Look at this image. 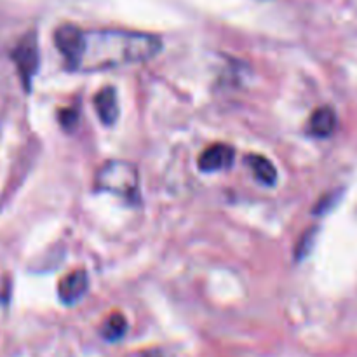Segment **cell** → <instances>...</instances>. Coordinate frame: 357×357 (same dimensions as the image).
Returning <instances> with one entry per match:
<instances>
[{"label": "cell", "instance_id": "obj_4", "mask_svg": "<svg viewBox=\"0 0 357 357\" xmlns=\"http://www.w3.org/2000/svg\"><path fill=\"white\" fill-rule=\"evenodd\" d=\"M234 157H236V152H234L232 146L227 145V143H215L199 155V169L204 171V173L227 169L234 164Z\"/></svg>", "mask_w": 357, "mask_h": 357}, {"label": "cell", "instance_id": "obj_2", "mask_svg": "<svg viewBox=\"0 0 357 357\" xmlns=\"http://www.w3.org/2000/svg\"><path fill=\"white\" fill-rule=\"evenodd\" d=\"M94 187L98 190L121 195L131 204L139 202V173L128 160H107L94 174Z\"/></svg>", "mask_w": 357, "mask_h": 357}, {"label": "cell", "instance_id": "obj_12", "mask_svg": "<svg viewBox=\"0 0 357 357\" xmlns=\"http://www.w3.org/2000/svg\"><path fill=\"white\" fill-rule=\"evenodd\" d=\"M139 357H164L160 351H145Z\"/></svg>", "mask_w": 357, "mask_h": 357}, {"label": "cell", "instance_id": "obj_8", "mask_svg": "<svg viewBox=\"0 0 357 357\" xmlns=\"http://www.w3.org/2000/svg\"><path fill=\"white\" fill-rule=\"evenodd\" d=\"M246 164L250 166L251 173L255 174L260 183L267 185V187H274L275 181H278V169L274 167V164L264 155H258V153H251L248 155Z\"/></svg>", "mask_w": 357, "mask_h": 357}, {"label": "cell", "instance_id": "obj_6", "mask_svg": "<svg viewBox=\"0 0 357 357\" xmlns=\"http://www.w3.org/2000/svg\"><path fill=\"white\" fill-rule=\"evenodd\" d=\"M338 124L337 114H335L333 108L330 107H321L310 115L309 119V132L316 138H328L335 132Z\"/></svg>", "mask_w": 357, "mask_h": 357}, {"label": "cell", "instance_id": "obj_9", "mask_svg": "<svg viewBox=\"0 0 357 357\" xmlns=\"http://www.w3.org/2000/svg\"><path fill=\"white\" fill-rule=\"evenodd\" d=\"M128 331V321L122 314H112L101 326V337L108 342H117Z\"/></svg>", "mask_w": 357, "mask_h": 357}, {"label": "cell", "instance_id": "obj_10", "mask_svg": "<svg viewBox=\"0 0 357 357\" xmlns=\"http://www.w3.org/2000/svg\"><path fill=\"white\" fill-rule=\"evenodd\" d=\"M312 243H314V230H309V232L303 234L302 241H300L298 246H296V258L307 257V253H309L310 248H312Z\"/></svg>", "mask_w": 357, "mask_h": 357}, {"label": "cell", "instance_id": "obj_7", "mask_svg": "<svg viewBox=\"0 0 357 357\" xmlns=\"http://www.w3.org/2000/svg\"><path fill=\"white\" fill-rule=\"evenodd\" d=\"M94 107H96L98 115H100L101 122L107 126H112L119 119V101H117V91L114 87H103L98 91L94 96Z\"/></svg>", "mask_w": 357, "mask_h": 357}, {"label": "cell", "instance_id": "obj_3", "mask_svg": "<svg viewBox=\"0 0 357 357\" xmlns=\"http://www.w3.org/2000/svg\"><path fill=\"white\" fill-rule=\"evenodd\" d=\"M10 58H13L14 65H16L17 73H20V79L23 82V87L26 91H30L31 80H33L35 73L38 70V45H37V35L33 31H30L28 35H24L20 42L16 44V47L10 52Z\"/></svg>", "mask_w": 357, "mask_h": 357}, {"label": "cell", "instance_id": "obj_1", "mask_svg": "<svg viewBox=\"0 0 357 357\" xmlns=\"http://www.w3.org/2000/svg\"><path fill=\"white\" fill-rule=\"evenodd\" d=\"M54 44L66 66L75 72H101L149 61L162 49L160 38L145 31L119 28L82 30L75 24L56 28Z\"/></svg>", "mask_w": 357, "mask_h": 357}, {"label": "cell", "instance_id": "obj_5", "mask_svg": "<svg viewBox=\"0 0 357 357\" xmlns=\"http://www.w3.org/2000/svg\"><path fill=\"white\" fill-rule=\"evenodd\" d=\"M89 278L84 271H73L61 279L58 286V295L65 305H75L87 293Z\"/></svg>", "mask_w": 357, "mask_h": 357}, {"label": "cell", "instance_id": "obj_11", "mask_svg": "<svg viewBox=\"0 0 357 357\" xmlns=\"http://www.w3.org/2000/svg\"><path fill=\"white\" fill-rule=\"evenodd\" d=\"M77 121H79V114H77L75 110L66 108V110H63L61 114H59V122H61V126L65 129H72L73 126L77 124Z\"/></svg>", "mask_w": 357, "mask_h": 357}]
</instances>
